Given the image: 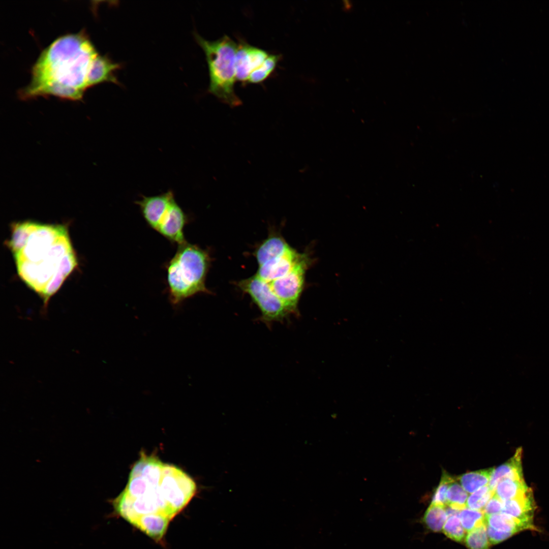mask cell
Here are the masks:
<instances>
[{"label":"cell","instance_id":"obj_1","mask_svg":"<svg viewBox=\"0 0 549 549\" xmlns=\"http://www.w3.org/2000/svg\"><path fill=\"white\" fill-rule=\"evenodd\" d=\"M196 491L194 480L181 469L142 453L125 488L111 503L114 513L134 526L146 518L170 521Z\"/></svg>","mask_w":549,"mask_h":549},{"label":"cell","instance_id":"obj_2","mask_svg":"<svg viewBox=\"0 0 549 549\" xmlns=\"http://www.w3.org/2000/svg\"><path fill=\"white\" fill-rule=\"evenodd\" d=\"M98 54L84 29L58 38L41 53L33 67L30 82L20 90V97L53 95L80 100L88 88V75Z\"/></svg>","mask_w":549,"mask_h":549},{"label":"cell","instance_id":"obj_3","mask_svg":"<svg viewBox=\"0 0 549 549\" xmlns=\"http://www.w3.org/2000/svg\"><path fill=\"white\" fill-rule=\"evenodd\" d=\"M73 252L65 225L34 222L23 247L13 255L21 279L41 295L55 278L69 275L63 260Z\"/></svg>","mask_w":549,"mask_h":549},{"label":"cell","instance_id":"obj_4","mask_svg":"<svg viewBox=\"0 0 549 549\" xmlns=\"http://www.w3.org/2000/svg\"><path fill=\"white\" fill-rule=\"evenodd\" d=\"M209 252L187 241L178 246L166 264L168 298L174 306L200 293H210L205 281L210 263Z\"/></svg>","mask_w":549,"mask_h":549},{"label":"cell","instance_id":"obj_5","mask_svg":"<svg viewBox=\"0 0 549 549\" xmlns=\"http://www.w3.org/2000/svg\"><path fill=\"white\" fill-rule=\"evenodd\" d=\"M194 36L205 55L209 75L208 92L232 108L241 105L242 101L234 88L237 44L227 35L212 41L205 40L197 32Z\"/></svg>","mask_w":549,"mask_h":549},{"label":"cell","instance_id":"obj_6","mask_svg":"<svg viewBox=\"0 0 549 549\" xmlns=\"http://www.w3.org/2000/svg\"><path fill=\"white\" fill-rule=\"evenodd\" d=\"M236 284L257 305L261 313L258 320L268 327L274 322L282 323L288 320L290 312L268 283L255 275L239 281Z\"/></svg>","mask_w":549,"mask_h":549},{"label":"cell","instance_id":"obj_7","mask_svg":"<svg viewBox=\"0 0 549 549\" xmlns=\"http://www.w3.org/2000/svg\"><path fill=\"white\" fill-rule=\"evenodd\" d=\"M311 262L308 253H301L299 260L289 273L268 283L291 314L296 316L299 315L298 302L304 287L306 272Z\"/></svg>","mask_w":549,"mask_h":549},{"label":"cell","instance_id":"obj_8","mask_svg":"<svg viewBox=\"0 0 549 549\" xmlns=\"http://www.w3.org/2000/svg\"><path fill=\"white\" fill-rule=\"evenodd\" d=\"M188 220L175 200L161 216L155 231L172 243L181 245L187 242L184 229Z\"/></svg>","mask_w":549,"mask_h":549},{"label":"cell","instance_id":"obj_9","mask_svg":"<svg viewBox=\"0 0 549 549\" xmlns=\"http://www.w3.org/2000/svg\"><path fill=\"white\" fill-rule=\"evenodd\" d=\"M265 50L239 40L235 56L236 81L248 83L250 75L269 55Z\"/></svg>","mask_w":549,"mask_h":549},{"label":"cell","instance_id":"obj_10","mask_svg":"<svg viewBox=\"0 0 549 549\" xmlns=\"http://www.w3.org/2000/svg\"><path fill=\"white\" fill-rule=\"evenodd\" d=\"M174 200L173 192L168 191L155 196L142 195L139 200L135 201V204L139 206L147 224L156 230L161 216Z\"/></svg>","mask_w":549,"mask_h":549},{"label":"cell","instance_id":"obj_11","mask_svg":"<svg viewBox=\"0 0 549 549\" xmlns=\"http://www.w3.org/2000/svg\"><path fill=\"white\" fill-rule=\"evenodd\" d=\"M300 255L301 253L292 248L283 255L258 266L255 275L267 283L279 279L292 270Z\"/></svg>","mask_w":549,"mask_h":549},{"label":"cell","instance_id":"obj_12","mask_svg":"<svg viewBox=\"0 0 549 549\" xmlns=\"http://www.w3.org/2000/svg\"><path fill=\"white\" fill-rule=\"evenodd\" d=\"M121 68V63L113 62L106 55L98 54L93 60L88 75V88L105 82L121 85L115 73Z\"/></svg>","mask_w":549,"mask_h":549},{"label":"cell","instance_id":"obj_13","mask_svg":"<svg viewBox=\"0 0 549 549\" xmlns=\"http://www.w3.org/2000/svg\"><path fill=\"white\" fill-rule=\"evenodd\" d=\"M291 248L282 236L271 233L257 247L253 255L260 266L283 255Z\"/></svg>","mask_w":549,"mask_h":549},{"label":"cell","instance_id":"obj_14","mask_svg":"<svg viewBox=\"0 0 549 549\" xmlns=\"http://www.w3.org/2000/svg\"><path fill=\"white\" fill-rule=\"evenodd\" d=\"M535 505L529 490L516 498L503 501L502 512L523 522L533 523Z\"/></svg>","mask_w":549,"mask_h":549},{"label":"cell","instance_id":"obj_15","mask_svg":"<svg viewBox=\"0 0 549 549\" xmlns=\"http://www.w3.org/2000/svg\"><path fill=\"white\" fill-rule=\"evenodd\" d=\"M485 524L492 528L514 535L526 530H534L533 523L521 521L504 513L485 515Z\"/></svg>","mask_w":549,"mask_h":549},{"label":"cell","instance_id":"obj_16","mask_svg":"<svg viewBox=\"0 0 549 549\" xmlns=\"http://www.w3.org/2000/svg\"><path fill=\"white\" fill-rule=\"evenodd\" d=\"M521 448L516 451L513 456L505 463L493 470L488 485L493 491L498 483L505 478H523L522 467Z\"/></svg>","mask_w":549,"mask_h":549},{"label":"cell","instance_id":"obj_17","mask_svg":"<svg viewBox=\"0 0 549 549\" xmlns=\"http://www.w3.org/2000/svg\"><path fill=\"white\" fill-rule=\"evenodd\" d=\"M529 490L524 478H505L498 483L494 493L499 499L505 501L521 496Z\"/></svg>","mask_w":549,"mask_h":549},{"label":"cell","instance_id":"obj_18","mask_svg":"<svg viewBox=\"0 0 549 549\" xmlns=\"http://www.w3.org/2000/svg\"><path fill=\"white\" fill-rule=\"evenodd\" d=\"M493 470L490 468L468 472L459 476L456 480L467 492L472 493L489 484Z\"/></svg>","mask_w":549,"mask_h":549},{"label":"cell","instance_id":"obj_19","mask_svg":"<svg viewBox=\"0 0 549 549\" xmlns=\"http://www.w3.org/2000/svg\"><path fill=\"white\" fill-rule=\"evenodd\" d=\"M447 517L445 506L431 503L424 513L423 522L429 529L438 532L443 529Z\"/></svg>","mask_w":549,"mask_h":549},{"label":"cell","instance_id":"obj_20","mask_svg":"<svg viewBox=\"0 0 549 549\" xmlns=\"http://www.w3.org/2000/svg\"><path fill=\"white\" fill-rule=\"evenodd\" d=\"M281 57L280 54H269L261 66L251 74L248 83H260L265 80L275 70Z\"/></svg>","mask_w":549,"mask_h":549},{"label":"cell","instance_id":"obj_21","mask_svg":"<svg viewBox=\"0 0 549 549\" xmlns=\"http://www.w3.org/2000/svg\"><path fill=\"white\" fill-rule=\"evenodd\" d=\"M468 494L455 480L449 485L446 494V506L461 511L467 506Z\"/></svg>","mask_w":549,"mask_h":549},{"label":"cell","instance_id":"obj_22","mask_svg":"<svg viewBox=\"0 0 549 549\" xmlns=\"http://www.w3.org/2000/svg\"><path fill=\"white\" fill-rule=\"evenodd\" d=\"M461 524L467 532L485 524V515L482 510L465 508L459 512Z\"/></svg>","mask_w":549,"mask_h":549},{"label":"cell","instance_id":"obj_23","mask_svg":"<svg viewBox=\"0 0 549 549\" xmlns=\"http://www.w3.org/2000/svg\"><path fill=\"white\" fill-rule=\"evenodd\" d=\"M465 542L468 549H489L490 543L485 524L468 532Z\"/></svg>","mask_w":549,"mask_h":549},{"label":"cell","instance_id":"obj_24","mask_svg":"<svg viewBox=\"0 0 549 549\" xmlns=\"http://www.w3.org/2000/svg\"><path fill=\"white\" fill-rule=\"evenodd\" d=\"M458 515L459 514L448 515V518L443 528V531L452 540L461 542L465 538L466 533Z\"/></svg>","mask_w":549,"mask_h":549},{"label":"cell","instance_id":"obj_25","mask_svg":"<svg viewBox=\"0 0 549 549\" xmlns=\"http://www.w3.org/2000/svg\"><path fill=\"white\" fill-rule=\"evenodd\" d=\"M494 493V491L488 485L483 486L469 496L467 501V506L470 509L482 510Z\"/></svg>","mask_w":549,"mask_h":549},{"label":"cell","instance_id":"obj_26","mask_svg":"<svg viewBox=\"0 0 549 549\" xmlns=\"http://www.w3.org/2000/svg\"><path fill=\"white\" fill-rule=\"evenodd\" d=\"M455 479L446 472L443 473L439 485L433 495L431 503L446 506V494L449 484Z\"/></svg>","mask_w":549,"mask_h":549},{"label":"cell","instance_id":"obj_27","mask_svg":"<svg viewBox=\"0 0 549 549\" xmlns=\"http://www.w3.org/2000/svg\"><path fill=\"white\" fill-rule=\"evenodd\" d=\"M503 501L495 495L487 502L482 511L484 515H490L502 512Z\"/></svg>","mask_w":549,"mask_h":549},{"label":"cell","instance_id":"obj_28","mask_svg":"<svg viewBox=\"0 0 549 549\" xmlns=\"http://www.w3.org/2000/svg\"><path fill=\"white\" fill-rule=\"evenodd\" d=\"M486 532L490 544L499 543L513 536L510 533L498 531L486 525Z\"/></svg>","mask_w":549,"mask_h":549}]
</instances>
